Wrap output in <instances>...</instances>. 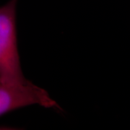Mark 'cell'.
<instances>
[{
    "instance_id": "7a4b0ae2",
    "label": "cell",
    "mask_w": 130,
    "mask_h": 130,
    "mask_svg": "<svg viewBox=\"0 0 130 130\" xmlns=\"http://www.w3.org/2000/svg\"><path fill=\"white\" fill-rule=\"evenodd\" d=\"M30 105L46 108L56 106V102L45 90L31 82L23 86H7L0 84V116Z\"/></svg>"
},
{
    "instance_id": "6da1fadb",
    "label": "cell",
    "mask_w": 130,
    "mask_h": 130,
    "mask_svg": "<svg viewBox=\"0 0 130 130\" xmlns=\"http://www.w3.org/2000/svg\"><path fill=\"white\" fill-rule=\"evenodd\" d=\"M18 0H9L0 6V84L23 86L24 77L18 48L16 7Z\"/></svg>"
}]
</instances>
